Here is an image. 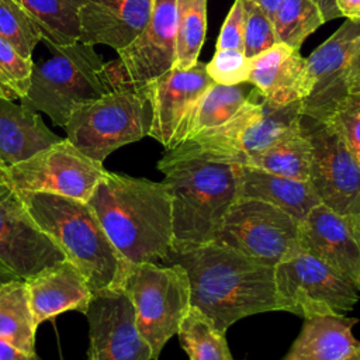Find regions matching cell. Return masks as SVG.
<instances>
[{
    "label": "cell",
    "mask_w": 360,
    "mask_h": 360,
    "mask_svg": "<svg viewBox=\"0 0 360 360\" xmlns=\"http://www.w3.org/2000/svg\"><path fill=\"white\" fill-rule=\"evenodd\" d=\"M165 264L184 269L191 307L221 332L249 315L287 311L276 290L274 267L226 246L215 242L174 246Z\"/></svg>",
    "instance_id": "cell-1"
},
{
    "label": "cell",
    "mask_w": 360,
    "mask_h": 360,
    "mask_svg": "<svg viewBox=\"0 0 360 360\" xmlns=\"http://www.w3.org/2000/svg\"><path fill=\"white\" fill-rule=\"evenodd\" d=\"M87 204L124 260L167 262L174 235L172 198L163 181L105 172Z\"/></svg>",
    "instance_id": "cell-2"
},
{
    "label": "cell",
    "mask_w": 360,
    "mask_h": 360,
    "mask_svg": "<svg viewBox=\"0 0 360 360\" xmlns=\"http://www.w3.org/2000/svg\"><path fill=\"white\" fill-rule=\"evenodd\" d=\"M172 198L174 246L212 242L239 195V165L212 159L190 142L158 162Z\"/></svg>",
    "instance_id": "cell-3"
},
{
    "label": "cell",
    "mask_w": 360,
    "mask_h": 360,
    "mask_svg": "<svg viewBox=\"0 0 360 360\" xmlns=\"http://www.w3.org/2000/svg\"><path fill=\"white\" fill-rule=\"evenodd\" d=\"M18 193L32 219L86 277L93 295L121 288L128 262L87 202L49 193Z\"/></svg>",
    "instance_id": "cell-4"
},
{
    "label": "cell",
    "mask_w": 360,
    "mask_h": 360,
    "mask_svg": "<svg viewBox=\"0 0 360 360\" xmlns=\"http://www.w3.org/2000/svg\"><path fill=\"white\" fill-rule=\"evenodd\" d=\"M48 48L52 58L34 63L31 87L21 104L45 112L63 128L76 104L97 98L114 90V86L94 46L76 42Z\"/></svg>",
    "instance_id": "cell-5"
},
{
    "label": "cell",
    "mask_w": 360,
    "mask_h": 360,
    "mask_svg": "<svg viewBox=\"0 0 360 360\" xmlns=\"http://www.w3.org/2000/svg\"><path fill=\"white\" fill-rule=\"evenodd\" d=\"M150 122L152 108L143 84L118 87L76 104L63 129L80 152L103 163L118 148L149 135Z\"/></svg>",
    "instance_id": "cell-6"
},
{
    "label": "cell",
    "mask_w": 360,
    "mask_h": 360,
    "mask_svg": "<svg viewBox=\"0 0 360 360\" xmlns=\"http://www.w3.org/2000/svg\"><path fill=\"white\" fill-rule=\"evenodd\" d=\"M121 290L134 307L136 328L152 350V360H158L191 308L184 269L179 264L128 263Z\"/></svg>",
    "instance_id": "cell-7"
},
{
    "label": "cell",
    "mask_w": 360,
    "mask_h": 360,
    "mask_svg": "<svg viewBox=\"0 0 360 360\" xmlns=\"http://www.w3.org/2000/svg\"><path fill=\"white\" fill-rule=\"evenodd\" d=\"M302 114L301 101L276 107L255 90L240 110L225 124L187 139L201 153L228 163L242 165L285 135Z\"/></svg>",
    "instance_id": "cell-8"
},
{
    "label": "cell",
    "mask_w": 360,
    "mask_h": 360,
    "mask_svg": "<svg viewBox=\"0 0 360 360\" xmlns=\"http://www.w3.org/2000/svg\"><path fill=\"white\" fill-rule=\"evenodd\" d=\"M212 242L271 267L302 250L298 219L266 201L243 197L229 208Z\"/></svg>",
    "instance_id": "cell-9"
},
{
    "label": "cell",
    "mask_w": 360,
    "mask_h": 360,
    "mask_svg": "<svg viewBox=\"0 0 360 360\" xmlns=\"http://www.w3.org/2000/svg\"><path fill=\"white\" fill-rule=\"evenodd\" d=\"M274 283L287 312L304 319L345 315L359 302V290L352 283L305 250L274 266Z\"/></svg>",
    "instance_id": "cell-10"
},
{
    "label": "cell",
    "mask_w": 360,
    "mask_h": 360,
    "mask_svg": "<svg viewBox=\"0 0 360 360\" xmlns=\"http://www.w3.org/2000/svg\"><path fill=\"white\" fill-rule=\"evenodd\" d=\"M300 128L309 142L308 183L321 204L343 215H360V165L339 134L305 114Z\"/></svg>",
    "instance_id": "cell-11"
},
{
    "label": "cell",
    "mask_w": 360,
    "mask_h": 360,
    "mask_svg": "<svg viewBox=\"0 0 360 360\" xmlns=\"http://www.w3.org/2000/svg\"><path fill=\"white\" fill-rule=\"evenodd\" d=\"M105 172L101 162L65 138L7 167L6 183L17 191L49 193L87 202Z\"/></svg>",
    "instance_id": "cell-12"
},
{
    "label": "cell",
    "mask_w": 360,
    "mask_h": 360,
    "mask_svg": "<svg viewBox=\"0 0 360 360\" xmlns=\"http://www.w3.org/2000/svg\"><path fill=\"white\" fill-rule=\"evenodd\" d=\"M360 42V21L346 20L305 58L300 90L302 114L325 121L349 96L347 65Z\"/></svg>",
    "instance_id": "cell-13"
},
{
    "label": "cell",
    "mask_w": 360,
    "mask_h": 360,
    "mask_svg": "<svg viewBox=\"0 0 360 360\" xmlns=\"http://www.w3.org/2000/svg\"><path fill=\"white\" fill-rule=\"evenodd\" d=\"M212 83L215 82L208 76L205 63L200 60L187 69L172 68L146 83L152 108L149 136L166 150L187 141L197 103Z\"/></svg>",
    "instance_id": "cell-14"
},
{
    "label": "cell",
    "mask_w": 360,
    "mask_h": 360,
    "mask_svg": "<svg viewBox=\"0 0 360 360\" xmlns=\"http://www.w3.org/2000/svg\"><path fill=\"white\" fill-rule=\"evenodd\" d=\"M62 250L30 215L20 193L0 183V264L25 280L65 260Z\"/></svg>",
    "instance_id": "cell-15"
},
{
    "label": "cell",
    "mask_w": 360,
    "mask_h": 360,
    "mask_svg": "<svg viewBox=\"0 0 360 360\" xmlns=\"http://www.w3.org/2000/svg\"><path fill=\"white\" fill-rule=\"evenodd\" d=\"M176 0H155L142 32L107 63L118 87L143 86L170 70L176 56Z\"/></svg>",
    "instance_id": "cell-16"
},
{
    "label": "cell",
    "mask_w": 360,
    "mask_h": 360,
    "mask_svg": "<svg viewBox=\"0 0 360 360\" xmlns=\"http://www.w3.org/2000/svg\"><path fill=\"white\" fill-rule=\"evenodd\" d=\"M84 315L90 360H152V350L136 328L134 307L121 288L94 294Z\"/></svg>",
    "instance_id": "cell-17"
},
{
    "label": "cell",
    "mask_w": 360,
    "mask_h": 360,
    "mask_svg": "<svg viewBox=\"0 0 360 360\" xmlns=\"http://www.w3.org/2000/svg\"><path fill=\"white\" fill-rule=\"evenodd\" d=\"M300 243L360 292V215H343L318 204L300 222Z\"/></svg>",
    "instance_id": "cell-18"
},
{
    "label": "cell",
    "mask_w": 360,
    "mask_h": 360,
    "mask_svg": "<svg viewBox=\"0 0 360 360\" xmlns=\"http://www.w3.org/2000/svg\"><path fill=\"white\" fill-rule=\"evenodd\" d=\"M153 6L155 0H83L79 42L101 44L118 52L142 32Z\"/></svg>",
    "instance_id": "cell-19"
},
{
    "label": "cell",
    "mask_w": 360,
    "mask_h": 360,
    "mask_svg": "<svg viewBox=\"0 0 360 360\" xmlns=\"http://www.w3.org/2000/svg\"><path fill=\"white\" fill-rule=\"evenodd\" d=\"M37 325L66 312L86 314L93 292L82 271L68 259L24 280Z\"/></svg>",
    "instance_id": "cell-20"
},
{
    "label": "cell",
    "mask_w": 360,
    "mask_h": 360,
    "mask_svg": "<svg viewBox=\"0 0 360 360\" xmlns=\"http://www.w3.org/2000/svg\"><path fill=\"white\" fill-rule=\"evenodd\" d=\"M356 323L345 315L307 318L283 360H360V340L352 333Z\"/></svg>",
    "instance_id": "cell-21"
},
{
    "label": "cell",
    "mask_w": 360,
    "mask_h": 360,
    "mask_svg": "<svg viewBox=\"0 0 360 360\" xmlns=\"http://www.w3.org/2000/svg\"><path fill=\"white\" fill-rule=\"evenodd\" d=\"M305 58L300 49L277 42L250 59V83L262 97L276 107L300 101Z\"/></svg>",
    "instance_id": "cell-22"
},
{
    "label": "cell",
    "mask_w": 360,
    "mask_h": 360,
    "mask_svg": "<svg viewBox=\"0 0 360 360\" xmlns=\"http://www.w3.org/2000/svg\"><path fill=\"white\" fill-rule=\"evenodd\" d=\"M37 111L0 98V162L7 169L59 142Z\"/></svg>",
    "instance_id": "cell-23"
},
{
    "label": "cell",
    "mask_w": 360,
    "mask_h": 360,
    "mask_svg": "<svg viewBox=\"0 0 360 360\" xmlns=\"http://www.w3.org/2000/svg\"><path fill=\"white\" fill-rule=\"evenodd\" d=\"M239 195L276 205L300 222L314 207L321 204L308 181L242 165H239Z\"/></svg>",
    "instance_id": "cell-24"
},
{
    "label": "cell",
    "mask_w": 360,
    "mask_h": 360,
    "mask_svg": "<svg viewBox=\"0 0 360 360\" xmlns=\"http://www.w3.org/2000/svg\"><path fill=\"white\" fill-rule=\"evenodd\" d=\"M309 162V142L302 134L298 121L285 135L269 148L246 158L242 166H250L271 174L308 181Z\"/></svg>",
    "instance_id": "cell-25"
},
{
    "label": "cell",
    "mask_w": 360,
    "mask_h": 360,
    "mask_svg": "<svg viewBox=\"0 0 360 360\" xmlns=\"http://www.w3.org/2000/svg\"><path fill=\"white\" fill-rule=\"evenodd\" d=\"M37 322L34 319L24 280H13L0 287V339L34 354Z\"/></svg>",
    "instance_id": "cell-26"
},
{
    "label": "cell",
    "mask_w": 360,
    "mask_h": 360,
    "mask_svg": "<svg viewBox=\"0 0 360 360\" xmlns=\"http://www.w3.org/2000/svg\"><path fill=\"white\" fill-rule=\"evenodd\" d=\"M49 46L79 42V11L83 0H18Z\"/></svg>",
    "instance_id": "cell-27"
},
{
    "label": "cell",
    "mask_w": 360,
    "mask_h": 360,
    "mask_svg": "<svg viewBox=\"0 0 360 360\" xmlns=\"http://www.w3.org/2000/svg\"><path fill=\"white\" fill-rule=\"evenodd\" d=\"M242 84L243 83L226 86L212 83L197 103L187 139L228 122L240 110L250 94Z\"/></svg>",
    "instance_id": "cell-28"
},
{
    "label": "cell",
    "mask_w": 360,
    "mask_h": 360,
    "mask_svg": "<svg viewBox=\"0 0 360 360\" xmlns=\"http://www.w3.org/2000/svg\"><path fill=\"white\" fill-rule=\"evenodd\" d=\"M190 360H233L225 332H221L197 308L191 307L177 332Z\"/></svg>",
    "instance_id": "cell-29"
},
{
    "label": "cell",
    "mask_w": 360,
    "mask_h": 360,
    "mask_svg": "<svg viewBox=\"0 0 360 360\" xmlns=\"http://www.w3.org/2000/svg\"><path fill=\"white\" fill-rule=\"evenodd\" d=\"M176 56L173 68L197 63L207 28V0H176Z\"/></svg>",
    "instance_id": "cell-30"
},
{
    "label": "cell",
    "mask_w": 360,
    "mask_h": 360,
    "mask_svg": "<svg viewBox=\"0 0 360 360\" xmlns=\"http://www.w3.org/2000/svg\"><path fill=\"white\" fill-rule=\"evenodd\" d=\"M273 24L278 42L300 49L305 38L325 21L315 0H281Z\"/></svg>",
    "instance_id": "cell-31"
},
{
    "label": "cell",
    "mask_w": 360,
    "mask_h": 360,
    "mask_svg": "<svg viewBox=\"0 0 360 360\" xmlns=\"http://www.w3.org/2000/svg\"><path fill=\"white\" fill-rule=\"evenodd\" d=\"M0 38L25 58L32 56L42 39L39 28L18 0H0Z\"/></svg>",
    "instance_id": "cell-32"
},
{
    "label": "cell",
    "mask_w": 360,
    "mask_h": 360,
    "mask_svg": "<svg viewBox=\"0 0 360 360\" xmlns=\"http://www.w3.org/2000/svg\"><path fill=\"white\" fill-rule=\"evenodd\" d=\"M34 62L18 53L0 38V98L17 100L27 96L31 87Z\"/></svg>",
    "instance_id": "cell-33"
},
{
    "label": "cell",
    "mask_w": 360,
    "mask_h": 360,
    "mask_svg": "<svg viewBox=\"0 0 360 360\" xmlns=\"http://www.w3.org/2000/svg\"><path fill=\"white\" fill-rule=\"evenodd\" d=\"M243 53L246 58L252 59L276 45L278 41L273 20L262 7L249 0H243Z\"/></svg>",
    "instance_id": "cell-34"
},
{
    "label": "cell",
    "mask_w": 360,
    "mask_h": 360,
    "mask_svg": "<svg viewBox=\"0 0 360 360\" xmlns=\"http://www.w3.org/2000/svg\"><path fill=\"white\" fill-rule=\"evenodd\" d=\"M360 165V96L349 94L325 120Z\"/></svg>",
    "instance_id": "cell-35"
},
{
    "label": "cell",
    "mask_w": 360,
    "mask_h": 360,
    "mask_svg": "<svg viewBox=\"0 0 360 360\" xmlns=\"http://www.w3.org/2000/svg\"><path fill=\"white\" fill-rule=\"evenodd\" d=\"M208 76L219 84L246 83L250 73V59L238 49H217L212 59L205 63Z\"/></svg>",
    "instance_id": "cell-36"
},
{
    "label": "cell",
    "mask_w": 360,
    "mask_h": 360,
    "mask_svg": "<svg viewBox=\"0 0 360 360\" xmlns=\"http://www.w3.org/2000/svg\"><path fill=\"white\" fill-rule=\"evenodd\" d=\"M243 25H245L243 0H235L219 31L217 49H238L243 52Z\"/></svg>",
    "instance_id": "cell-37"
},
{
    "label": "cell",
    "mask_w": 360,
    "mask_h": 360,
    "mask_svg": "<svg viewBox=\"0 0 360 360\" xmlns=\"http://www.w3.org/2000/svg\"><path fill=\"white\" fill-rule=\"evenodd\" d=\"M347 93L360 96V42L350 56L346 73Z\"/></svg>",
    "instance_id": "cell-38"
},
{
    "label": "cell",
    "mask_w": 360,
    "mask_h": 360,
    "mask_svg": "<svg viewBox=\"0 0 360 360\" xmlns=\"http://www.w3.org/2000/svg\"><path fill=\"white\" fill-rule=\"evenodd\" d=\"M0 360H39L38 356L25 353L11 343L0 339Z\"/></svg>",
    "instance_id": "cell-39"
},
{
    "label": "cell",
    "mask_w": 360,
    "mask_h": 360,
    "mask_svg": "<svg viewBox=\"0 0 360 360\" xmlns=\"http://www.w3.org/2000/svg\"><path fill=\"white\" fill-rule=\"evenodd\" d=\"M338 8L342 17L360 21V0H338Z\"/></svg>",
    "instance_id": "cell-40"
},
{
    "label": "cell",
    "mask_w": 360,
    "mask_h": 360,
    "mask_svg": "<svg viewBox=\"0 0 360 360\" xmlns=\"http://www.w3.org/2000/svg\"><path fill=\"white\" fill-rule=\"evenodd\" d=\"M315 1H316L318 7L322 13V17H323L325 22L342 17L340 11L338 8V0H315Z\"/></svg>",
    "instance_id": "cell-41"
},
{
    "label": "cell",
    "mask_w": 360,
    "mask_h": 360,
    "mask_svg": "<svg viewBox=\"0 0 360 360\" xmlns=\"http://www.w3.org/2000/svg\"><path fill=\"white\" fill-rule=\"evenodd\" d=\"M252 3H256L259 7H262L267 14L269 17L273 20V15L278 7V4L281 3V0H249Z\"/></svg>",
    "instance_id": "cell-42"
},
{
    "label": "cell",
    "mask_w": 360,
    "mask_h": 360,
    "mask_svg": "<svg viewBox=\"0 0 360 360\" xmlns=\"http://www.w3.org/2000/svg\"><path fill=\"white\" fill-rule=\"evenodd\" d=\"M13 280H17V277L8 269H6L4 266L0 264V287L4 285L8 281H13Z\"/></svg>",
    "instance_id": "cell-43"
},
{
    "label": "cell",
    "mask_w": 360,
    "mask_h": 360,
    "mask_svg": "<svg viewBox=\"0 0 360 360\" xmlns=\"http://www.w3.org/2000/svg\"><path fill=\"white\" fill-rule=\"evenodd\" d=\"M0 183H6V167L0 162Z\"/></svg>",
    "instance_id": "cell-44"
}]
</instances>
